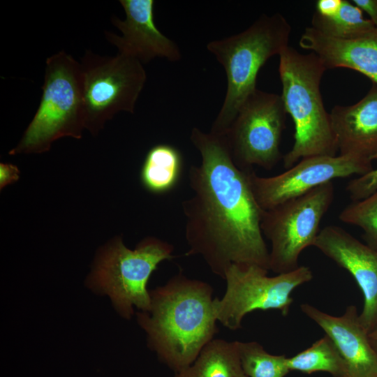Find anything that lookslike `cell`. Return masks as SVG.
<instances>
[{"mask_svg":"<svg viewBox=\"0 0 377 377\" xmlns=\"http://www.w3.org/2000/svg\"><path fill=\"white\" fill-rule=\"evenodd\" d=\"M191 141L201 163L189 170L193 195L182 202L186 256L199 255L223 279L232 264L269 270V251L261 230L264 212L251 186V170L235 163L224 135L193 128Z\"/></svg>","mask_w":377,"mask_h":377,"instance_id":"obj_1","label":"cell"},{"mask_svg":"<svg viewBox=\"0 0 377 377\" xmlns=\"http://www.w3.org/2000/svg\"><path fill=\"white\" fill-rule=\"evenodd\" d=\"M212 286L182 272L149 290L150 309L136 313L147 346L174 372L193 362L219 332Z\"/></svg>","mask_w":377,"mask_h":377,"instance_id":"obj_2","label":"cell"},{"mask_svg":"<svg viewBox=\"0 0 377 377\" xmlns=\"http://www.w3.org/2000/svg\"><path fill=\"white\" fill-rule=\"evenodd\" d=\"M279 56L281 96L295 126L293 145L283 156L284 168L288 169L305 158L337 156L330 113L320 91L326 68L316 54H302L289 45Z\"/></svg>","mask_w":377,"mask_h":377,"instance_id":"obj_3","label":"cell"},{"mask_svg":"<svg viewBox=\"0 0 377 377\" xmlns=\"http://www.w3.org/2000/svg\"><path fill=\"white\" fill-rule=\"evenodd\" d=\"M290 33L281 14H263L244 31L207 43V50L222 65L227 78L225 98L209 132L226 133L243 103L257 89L261 67L288 46Z\"/></svg>","mask_w":377,"mask_h":377,"instance_id":"obj_4","label":"cell"},{"mask_svg":"<svg viewBox=\"0 0 377 377\" xmlns=\"http://www.w3.org/2000/svg\"><path fill=\"white\" fill-rule=\"evenodd\" d=\"M42 90L39 107L10 155L45 152L61 138L82 136L85 128L80 63L64 51L48 57Z\"/></svg>","mask_w":377,"mask_h":377,"instance_id":"obj_5","label":"cell"},{"mask_svg":"<svg viewBox=\"0 0 377 377\" xmlns=\"http://www.w3.org/2000/svg\"><path fill=\"white\" fill-rule=\"evenodd\" d=\"M171 244L154 237L143 239L134 249L116 237L98 251L87 286L108 295L119 316L130 319L134 307L139 311L149 310L147 285L150 276L161 262L175 258Z\"/></svg>","mask_w":377,"mask_h":377,"instance_id":"obj_6","label":"cell"},{"mask_svg":"<svg viewBox=\"0 0 377 377\" xmlns=\"http://www.w3.org/2000/svg\"><path fill=\"white\" fill-rule=\"evenodd\" d=\"M80 63L84 128L96 135L117 113L134 112L147 75L139 60L120 52L108 57L87 50Z\"/></svg>","mask_w":377,"mask_h":377,"instance_id":"obj_7","label":"cell"},{"mask_svg":"<svg viewBox=\"0 0 377 377\" xmlns=\"http://www.w3.org/2000/svg\"><path fill=\"white\" fill-rule=\"evenodd\" d=\"M309 267L296 269L274 276L268 269L256 265L232 264L226 271V291L219 299L214 297L218 322L230 330L242 327L244 317L255 310H279L286 316L293 302V291L312 280Z\"/></svg>","mask_w":377,"mask_h":377,"instance_id":"obj_8","label":"cell"},{"mask_svg":"<svg viewBox=\"0 0 377 377\" xmlns=\"http://www.w3.org/2000/svg\"><path fill=\"white\" fill-rule=\"evenodd\" d=\"M334 198V187L330 182L264 210L261 230L271 244L270 270L279 274L300 267V255L314 245L321 220Z\"/></svg>","mask_w":377,"mask_h":377,"instance_id":"obj_9","label":"cell"},{"mask_svg":"<svg viewBox=\"0 0 377 377\" xmlns=\"http://www.w3.org/2000/svg\"><path fill=\"white\" fill-rule=\"evenodd\" d=\"M287 112L281 95L256 89L240 107L224 135L235 163L271 170L283 158L280 151Z\"/></svg>","mask_w":377,"mask_h":377,"instance_id":"obj_10","label":"cell"},{"mask_svg":"<svg viewBox=\"0 0 377 377\" xmlns=\"http://www.w3.org/2000/svg\"><path fill=\"white\" fill-rule=\"evenodd\" d=\"M372 170L371 162L353 155L316 156L272 177H260L251 170L250 179L258 205L267 210L333 179L361 176Z\"/></svg>","mask_w":377,"mask_h":377,"instance_id":"obj_11","label":"cell"},{"mask_svg":"<svg viewBox=\"0 0 377 377\" xmlns=\"http://www.w3.org/2000/svg\"><path fill=\"white\" fill-rule=\"evenodd\" d=\"M313 246L347 270L360 287L363 308L359 318L369 334L377 328V250L338 226L320 230Z\"/></svg>","mask_w":377,"mask_h":377,"instance_id":"obj_12","label":"cell"},{"mask_svg":"<svg viewBox=\"0 0 377 377\" xmlns=\"http://www.w3.org/2000/svg\"><path fill=\"white\" fill-rule=\"evenodd\" d=\"M126 17L113 16L111 21L122 34L105 31L107 40L118 52L131 56L142 64L160 57L170 61L181 59L177 43L162 34L154 22L153 0H120Z\"/></svg>","mask_w":377,"mask_h":377,"instance_id":"obj_13","label":"cell"},{"mask_svg":"<svg viewBox=\"0 0 377 377\" xmlns=\"http://www.w3.org/2000/svg\"><path fill=\"white\" fill-rule=\"evenodd\" d=\"M300 309L334 342L344 361L348 377H377V353L360 323L355 306H348L340 316L307 303L301 304Z\"/></svg>","mask_w":377,"mask_h":377,"instance_id":"obj_14","label":"cell"},{"mask_svg":"<svg viewBox=\"0 0 377 377\" xmlns=\"http://www.w3.org/2000/svg\"><path fill=\"white\" fill-rule=\"evenodd\" d=\"M330 116L340 155L377 159V84L356 103L334 107Z\"/></svg>","mask_w":377,"mask_h":377,"instance_id":"obj_15","label":"cell"},{"mask_svg":"<svg viewBox=\"0 0 377 377\" xmlns=\"http://www.w3.org/2000/svg\"><path fill=\"white\" fill-rule=\"evenodd\" d=\"M299 45L316 54L326 69L350 68L377 84V27L350 39L332 38L307 27Z\"/></svg>","mask_w":377,"mask_h":377,"instance_id":"obj_16","label":"cell"},{"mask_svg":"<svg viewBox=\"0 0 377 377\" xmlns=\"http://www.w3.org/2000/svg\"><path fill=\"white\" fill-rule=\"evenodd\" d=\"M174 377H248L240 361L237 341L214 338L187 367Z\"/></svg>","mask_w":377,"mask_h":377,"instance_id":"obj_17","label":"cell"},{"mask_svg":"<svg viewBox=\"0 0 377 377\" xmlns=\"http://www.w3.org/2000/svg\"><path fill=\"white\" fill-rule=\"evenodd\" d=\"M183 158L176 147L158 144L147 153L140 170L143 187L154 194H163L175 187L181 177Z\"/></svg>","mask_w":377,"mask_h":377,"instance_id":"obj_18","label":"cell"},{"mask_svg":"<svg viewBox=\"0 0 377 377\" xmlns=\"http://www.w3.org/2000/svg\"><path fill=\"white\" fill-rule=\"evenodd\" d=\"M287 365L290 371H298L307 374L324 371L330 374L332 377H348L344 361L327 335L306 350L287 357Z\"/></svg>","mask_w":377,"mask_h":377,"instance_id":"obj_19","label":"cell"},{"mask_svg":"<svg viewBox=\"0 0 377 377\" xmlns=\"http://www.w3.org/2000/svg\"><path fill=\"white\" fill-rule=\"evenodd\" d=\"M311 23V27L320 33L339 39L353 38L376 27L369 19L364 17L360 8L347 0H342L339 11L332 17L314 13Z\"/></svg>","mask_w":377,"mask_h":377,"instance_id":"obj_20","label":"cell"},{"mask_svg":"<svg viewBox=\"0 0 377 377\" xmlns=\"http://www.w3.org/2000/svg\"><path fill=\"white\" fill-rule=\"evenodd\" d=\"M242 369L248 377H284L290 372L287 357L269 353L256 341H237Z\"/></svg>","mask_w":377,"mask_h":377,"instance_id":"obj_21","label":"cell"},{"mask_svg":"<svg viewBox=\"0 0 377 377\" xmlns=\"http://www.w3.org/2000/svg\"><path fill=\"white\" fill-rule=\"evenodd\" d=\"M339 218L343 223L360 228L366 244L377 250V190L364 199L353 201Z\"/></svg>","mask_w":377,"mask_h":377,"instance_id":"obj_22","label":"cell"},{"mask_svg":"<svg viewBox=\"0 0 377 377\" xmlns=\"http://www.w3.org/2000/svg\"><path fill=\"white\" fill-rule=\"evenodd\" d=\"M346 190L353 201L361 200L372 194L377 190V168L350 181Z\"/></svg>","mask_w":377,"mask_h":377,"instance_id":"obj_23","label":"cell"},{"mask_svg":"<svg viewBox=\"0 0 377 377\" xmlns=\"http://www.w3.org/2000/svg\"><path fill=\"white\" fill-rule=\"evenodd\" d=\"M20 170L17 166L11 163L0 164V188L15 183L19 179Z\"/></svg>","mask_w":377,"mask_h":377,"instance_id":"obj_24","label":"cell"},{"mask_svg":"<svg viewBox=\"0 0 377 377\" xmlns=\"http://www.w3.org/2000/svg\"><path fill=\"white\" fill-rule=\"evenodd\" d=\"M342 0H318L316 3L314 13L323 17L334 15L339 11Z\"/></svg>","mask_w":377,"mask_h":377,"instance_id":"obj_25","label":"cell"},{"mask_svg":"<svg viewBox=\"0 0 377 377\" xmlns=\"http://www.w3.org/2000/svg\"><path fill=\"white\" fill-rule=\"evenodd\" d=\"M352 2L369 16V20L377 27V0H353Z\"/></svg>","mask_w":377,"mask_h":377,"instance_id":"obj_26","label":"cell"},{"mask_svg":"<svg viewBox=\"0 0 377 377\" xmlns=\"http://www.w3.org/2000/svg\"><path fill=\"white\" fill-rule=\"evenodd\" d=\"M369 341L377 353V328L369 334Z\"/></svg>","mask_w":377,"mask_h":377,"instance_id":"obj_27","label":"cell"}]
</instances>
